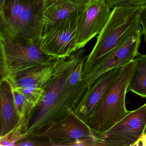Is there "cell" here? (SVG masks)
I'll return each mask as SVG.
<instances>
[{
	"mask_svg": "<svg viewBox=\"0 0 146 146\" xmlns=\"http://www.w3.org/2000/svg\"><path fill=\"white\" fill-rule=\"evenodd\" d=\"M85 51L82 48L68 57L58 59L52 76L41 86L44 90L41 101L25 121L19 141L31 138L79 105L88 88L84 82L79 86H71L70 78L78 64L87 57Z\"/></svg>",
	"mask_w": 146,
	"mask_h": 146,
	"instance_id": "cell-1",
	"label": "cell"
},
{
	"mask_svg": "<svg viewBox=\"0 0 146 146\" xmlns=\"http://www.w3.org/2000/svg\"><path fill=\"white\" fill-rule=\"evenodd\" d=\"M144 7H117L84 64L83 79L94 72L118 48L141 28L140 19Z\"/></svg>",
	"mask_w": 146,
	"mask_h": 146,
	"instance_id": "cell-2",
	"label": "cell"
},
{
	"mask_svg": "<svg viewBox=\"0 0 146 146\" xmlns=\"http://www.w3.org/2000/svg\"><path fill=\"white\" fill-rule=\"evenodd\" d=\"M135 64L134 59L122 67L88 120L96 135L108 130L129 112L125 106V96Z\"/></svg>",
	"mask_w": 146,
	"mask_h": 146,
	"instance_id": "cell-3",
	"label": "cell"
},
{
	"mask_svg": "<svg viewBox=\"0 0 146 146\" xmlns=\"http://www.w3.org/2000/svg\"><path fill=\"white\" fill-rule=\"evenodd\" d=\"M1 79L41 65L49 64L57 59L45 54L38 42L17 35L0 33Z\"/></svg>",
	"mask_w": 146,
	"mask_h": 146,
	"instance_id": "cell-4",
	"label": "cell"
},
{
	"mask_svg": "<svg viewBox=\"0 0 146 146\" xmlns=\"http://www.w3.org/2000/svg\"><path fill=\"white\" fill-rule=\"evenodd\" d=\"M41 6L35 0H7L0 12V33L17 35L39 42L44 30Z\"/></svg>",
	"mask_w": 146,
	"mask_h": 146,
	"instance_id": "cell-5",
	"label": "cell"
},
{
	"mask_svg": "<svg viewBox=\"0 0 146 146\" xmlns=\"http://www.w3.org/2000/svg\"><path fill=\"white\" fill-rule=\"evenodd\" d=\"M83 10L74 13L65 19L47 29L38 43L45 54L55 59L66 58L78 50V22Z\"/></svg>",
	"mask_w": 146,
	"mask_h": 146,
	"instance_id": "cell-6",
	"label": "cell"
},
{
	"mask_svg": "<svg viewBox=\"0 0 146 146\" xmlns=\"http://www.w3.org/2000/svg\"><path fill=\"white\" fill-rule=\"evenodd\" d=\"M146 131V103L96 136L99 146H133Z\"/></svg>",
	"mask_w": 146,
	"mask_h": 146,
	"instance_id": "cell-7",
	"label": "cell"
},
{
	"mask_svg": "<svg viewBox=\"0 0 146 146\" xmlns=\"http://www.w3.org/2000/svg\"><path fill=\"white\" fill-rule=\"evenodd\" d=\"M96 136L88 125L74 111H71L31 138L57 141H74Z\"/></svg>",
	"mask_w": 146,
	"mask_h": 146,
	"instance_id": "cell-8",
	"label": "cell"
},
{
	"mask_svg": "<svg viewBox=\"0 0 146 146\" xmlns=\"http://www.w3.org/2000/svg\"><path fill=\"white\" fill-rule=\"evenodd\" d=\"M111 9L103 0H91L83 11L78 27V50L83 48L105 27Z\"/></svg>",
	"mask_w": 146,
	"mask_h": 146,
	"instance_id": "cell-9",
	"label": "cell"
},
{
	"mask_svg": "<svg viewBox=\"0 0 146 146\" xmlns=\"http://www.w3.org/2000/svg\"><path fill=\"white\" fill-rule=\"evenodd\" d=\"M143 35L142 28L118 48L104 63L89 76L83 79L88 89L102 75L111 70L122 67L134 60L139 54Z\"/></svg>",
	"mask_w": 146,
	"mask_h": 146,
	"instance_id": "cell-10",
	"label": "cell"
},
{
	"mask_svg": "<svg viewBox=\"0 0 146 146\" xmlns=\"http://www.w3.org/2000/svg\"><path fill=\"white\" fill-rule=\"evenodd\" d=\"M122 67L111 70L102 75L88 89L74 112L87 123L107 89L116 78Z\"/></svg>",
	"mask_w": 146,
	"mask_h": 146,
	"instance_id": "cell-11",
	"label": "cell"
},
{
	"mask_svg": "<svg viewBox=\"0 0 146 146\" xmlns=\"http://www.w3.org/2000/svg\"><path fill=\"white\" fill-rule=\"evenodd\" d=\"M91 0H44L41 5L44 29L83 10Z\"/></svg>",
	"mask_w": 146,
	"mask_h": 146,
	"instance_id": "cell-12",
	"label": "cell"
},
{
	"mask_svg": "<svg viewBox=\"0 0 146 146\" xmlns=\"http://www.w3.org/2000/svg\"><path fill=\"white\" fill-rule=\"evenodd\" d=\"M0 137L10 133L21 119L15 104L13 86L8 79L0 80Z\"/></svg>",
	"mask_w": 146,
	"mask_h": 146,
	"instance_id": "cell-13",
	"label": "cell"
},
{
	"mask_svg": "<svg viewBox=\"0 0 146 146\" xmlns=\"http://www.w3.org/2000/svg\"><path fill=\"white\" fill-rule=\"evenodd\" d=\"M58 59L46 65H41L12 74L8 78L13 88L33 85L41 86L52 76Z\"/></svg>",
	"mask_w": 146,
	"mask_h": 146,
	"instance_id": "cell-14",
	"label": "cell"
},
{
	"mask_svg": "<svg viewBox=\"0 0 146 146\" xmlns=\"http://www.w3.org/2000/svg\"><path fill=\"white\" fill-rule=\"evenodd\" d=\"M135 61L134 71L128 90L143 98H146V54L139 53Z\"/></svg>",
	"mask_w": 146,
	"mask_h": 146,
	"instance_id": "cell-15",
	"label": "cell"
},
{
	"mask_svg": "<svg viewBox=\"0 0 146 146\" xmlns=\"http://www.w3.org/2000/svg\"><path fill=\"white\" fill-rule=\"evenodd\" d=\"M13 88L22 93L34 108L40 103L44 94V89L38 85Z\"/></svg>",
	"mask_w": 146,
	"mask_h": 146,
	"instance_id": "cell-16",
	"label": "cell"
},
{
	"mask_svg": "<svg viewBox=\"0 0 146 146\" xmlns=\"http://www.w3.org/2000/svg\"><path fill=\"white\" fill-rule=\"evenodd\" d=\"M16 108L21 118L26 119L34 107L21 92L13 87Z\"/></svg>",
	"mask_w": 146,
	"mask_h": 146,
	"instance_id": "cell-17",
	"label": "cell"
},
{
	"mask_svg": "<svg viewBox=\"0 0 146 146\" xmlns=\"http://www.w3.org/2000/svg\"><path fill=\"white\" fill-rule=\"evenodd\" d=\"M25 119L21 118L19 123L10 133L3 137H0V145L15 146L16 143L21 139Z\"/></svg>",
	"mask_w": 146,
	"mask_h": 146,
	"instance_id": "cell-18",
	"label": "cell"
},
{
	"mask_svg": "<svg viewBox=\"0 0 146 146\" xmlns=\"http://www.w3.org/2000/svg\"><path fill=\"white\" fill-rule=\"evenodd\" d=\"M111 9L117 7L146 6V0H103Z\"/></svg>",
	"mask_w": 146,
	"mask_h": 146,
	"instance_id": "cell-19",
	"label": "cell"
},
{
	"mask_svg": "<svg viewBox=\"0 0 146 146\" xmlns=\"http://www.w3.org/2000/svg\"><path fill=\"white\" fill-rule=\"evenodd\" d=\"M87 56L78 64L71 75L70 83L71 86H79L83 82L84 64Z\"/></svg>",
	"mask_w": 146,
	"mask_h": 146,
	"instance_id": "cell-20",
	"label": "cell"
},
{
	"mask_svg": "<svg viewBox=\"0 0 146 146\" xmlns=\"http://www.w3.org/2000/svg\"><path fill=\"white\" fill-rule=\"evenodd\" d=\"M140 21L142 26V30L143 35L144 36V40L146 42V6L144 7L141 13Z\"/></svg>",
	"mask_w": 146,
	"mask_h": 146,
	"instance_id": "cell-21",
	"label": "cell"
},
{
	"mask_svg": "<svg viewBox=\"0 0 146 146\" xmlns=\"http://www.w3.org/2000/svg\"><path fill=\"white\" fill-rule=\"evenodd\" d=\"M146 146V131L133 144V146Z\"/></svg>",
	"mask_w": 146,
	"mask_h": 146,
	"instance_id": "cell-22",
	"label": "cell"
},
{
	"mask_svg": "<svg viewBox=\"0 0 146 146\" xmlns=\"http://www.w3.org/2000/svg\"><path fill=\"white\" fill-rule=\"evenodd\" d=\"M35 1L38 5L41 6L42 4V2L44 1V0H35Z\"/></svg>",
	"mask_w": 146,
	"mask_h": 146,
	"instance_id": "cell-23",
	"label": "cell"
},
{
	"mask_svg": "<svg viewBox=\"0 0 146 146\" xmlns=\"http://www.w3.org/2000/svg\"></svg>",
	"mask_w": 146,
	"mask_h": 146,
	"instance_id": "cell-24",
	"label": "cell"
}]
</instances>
